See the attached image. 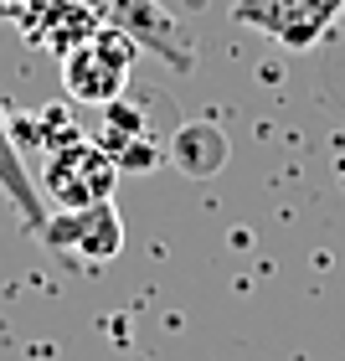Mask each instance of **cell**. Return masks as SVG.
Wrapping results in <instances>:
<instances>
[{"mask_svg":"<svg viewBox=\"0 0 345 361\" xmlns=\"http://www.w3.org/2000/svg\"><path fill=\"white\" fill-rule=\"evenodd\" d=\"M0 191L11 196V207L21 212V222L42 233V227H46V207H42L37 180H31L26 166H21V150H15V135H11V124H6V109H0Z\"/></svg>","mask_w":345,"mask_h":361,"instance_id":"7","label":"cell"},{"mask_svg":"<svg viewBox=\"0 0 345 361\" xmlns=\"http://www.w3.org/2000/svg\"><path fill=\"white\" fill-rule=\"evenodd\" d=\"M11 21L21 26L31 47H42L52 57H68L77 42H88L98 31V16L77 0H26V6H11Z\"/></svg>","mask_w":345,"mask_h":361,"instance_id":"5","label":"cell"},{"mask_svg":"<svg viewBox=\"0 0 345 361\" xmlns=\"http://www.w3.org/2000/svg\"><path fill=\"white\" fill-rule=\"evenodd\" d=\"M119 166L104 145L93 140H62L42 166V191L52 196L62 212H83V207H98V202H113V186H119Z\"/></svg>","mask_w":345,"mask_h":361,"instance_id":"2","label":"cell"},{"mask_svg":"<svg viewBox=\"0 0 345 361\" xmlns=\"http://www.w3.org/2000/svg\"><path fill=\"white\" fill-rule=\"evenodd\" d=\"M345 0H232V16L242 26L263 31V37L284 47H309L335 26Z\"/></svg>","mask_w":345,"mask_h":361,"instance_id":"4","label":"cell"},{"mask_svg":"<svg viewBox=\"0 0 345 361\" xmlns=\"http://www.w3.org/2000/svg\"><path fill=\"white\" fill-rule=\"evenodd\" d=\"M0 21H11V6H6V0H0Z\"/></svg>","mask_w":345,"mask_h":361,"instance_id":"9","label":"cell"},{"mask_svg":"<svg viewBox=\"0 0 345 361\" xmlns=\"http://www.w3.org/2000/svg\"><path fill=\"white\" fill-rule=\"evenodd\" d=\"M6 6H26V0H6Z\"/></svg>","mask_w":345,"mask_h":361,"instance_id":"10","label":"cell"},{"mask_svg":"<svg viewBox=\"0 0 345 361\" xmlns=\"http://www.w3.org/2000/svg\"><path fill=\"white\" fill-rule=\"evenodd\" d=\"M134 52L139 47L113 26H98L88 42H77L68 57H62V88H68L73 104H113L129 88V73H134Z\"/></svg>","mask_w":345,"mask_h":361,"instance_id":"1","label":"cell"},{"mask_svg":"<svg viewBox=\"0 0 345 361\" xmlns=\"http://www.w3.org/2000/svg\"><path fill=\"white\" fill-rule=\"evenodd\" d=\"M170 155H175V166H180V171L211 176V171H217L222 160H227V140H222L211 124H186V129L175 135V150H170Z\"/></svg>","mask_w":345,"mask_h":361,"instance_id":"8","label":"cell"},{"mask_svg":"<svg viewBox=\"0 0 345 361\" xmlns=\"http://www.w3.org/2000/svg\"><path fill=\"white\" fill-rule=\"evenodd\" d=\"M42 238L57 253H77L88 264H104V258H113L124 248V222H119V207L113 202H98V207H83V212H62L57 222L46 217Z\"/></svg>","mask_w":345,"mask_h":361,"instance_id":"6","label":"cell"},{"mask_svg":"<svg viewBox=\"0 0 345 361\" xmlns=\"http://www.w3.org/2000/svg\"><path fill=\"white\" fill-rule=\"evenodd\" d=\"M77 6H88L98 16V26H113V31H124L134 47L155 52L165 68H175V73L196 68L186 31L175 26V16L160 6V0H77Z\"/></svg>","mask_w":345,"mask_h":361,"instance_id":"3","label":"cell"}]
</instances>
